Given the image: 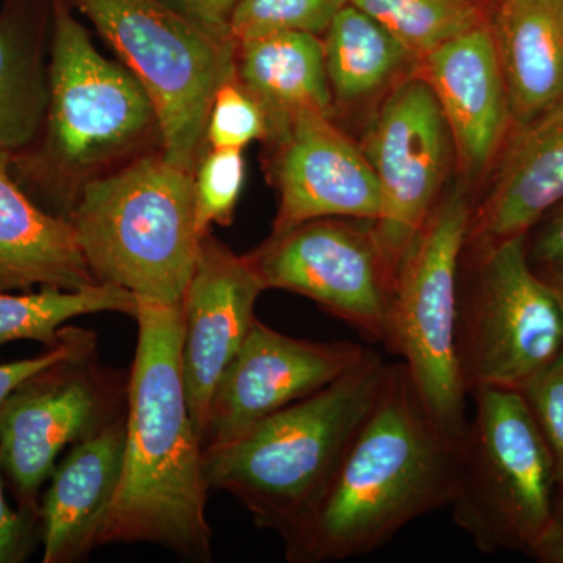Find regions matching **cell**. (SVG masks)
Returning <instances> with one entry per match:
<instances>
[{"instance_id":"6da1fadb","label":"cell","mask_w":563,"mask_h":563,"mask_svg":"<svg viewBox=\"0 0 563 563\" xmlns=\"http://www.w3.org/2000/svg\"><path fill=\"white\" fill-rule=\"evenodd\" d=\"M120 487L99 547L150 543L190 562L213 559L201 437L185 396L177 307L139 301Z\"/></svg>"},{"instance_id":"7a4b0ae2","label":"cell","mask_w":563,"mask_h":563,"mask_svg":"<svg viewBox=\"0 0 563 563\" xmlns=\"http://www.w3.org/2000/svg\"><path fill=\"white\" fill-rule=\"evenodd\" d=\"M459 442L426 412L404 363L390 365L328 492L282 537L287 561L329 563L372 554L407 525L446 507Z\"/></svg>"},{"instance_id":"3957f363","label":"cell","mask_w":563,"mask_h":563,"mask_svg":"<svg viewBox=\"0 0 563 563\" xmlns=\"http://www.w3.org/2000/svg\"><path fill=\"white\" fill-rule=\"evenodd\" d=\"M51 9L49 101L10 172L41 209L66 218L88 181L162 151V125L144 85L96 49L69 3L51 0Z\"/></svg>"},{"instance_id":"277c9868","label":"cell","mask_w":563,"mask_h":563,"mask_svg":"<svg viewBox=\"0 0 563 563\" xmlns=\"http://www.w3.org/2000/svg\"><path fill=\"white\" fill-rule=\"evenodd\" d=\"M388 373L390 365L368 350L321 391L265 418L232 442L203 450L210 490L239 499L257 528L287 536L328 492Z\"/></svg>"},{"instance_id":"5b68a950","label":"cell","mask_w":563,"mask_h":563,"mask_svg":"<svg viewBox=\"0 0 563 563\" xmlns=\"http://www.w3.org/2000/svg\"><path fill=\"white\" fill-rule=\"evenodd\" d=\"M66 220L98 284L180 309L202 239L195 173L147 152L88 181Z\"/></svg>"},{"instance_id":"8992f818","label":"cell","mask_w":563,"mask_h":563,"mask_svg":"<svg viewBox=\"0 0 563 563\" xmlns=\"http://www.w3.org/2000/svg\"><path fill=\"white\" fill-rule=\"evenodd\" d=\"M470 395L476 410L459 442L448 506L477 550L533 558L554 526L550 451L521 391L481 387Z\"/></svg>"},{"instance_id":"52a82bcc","label":"cell","mask_w":563,"mask_h":563,"mask_svg":"<svg viewBox=\"0 0 563 563\" xmlns=\"http://www.w3.org/2000/svg\"><path fill=\"white\" fill-rule=\"evenodd\" d=\"M473 206L466 181L440 198L393 280L385 346L402 358L433 422L461 440L468 426L457 351L459 288Z\"/></svg>"},{"instance_id":"ba28073f","label":"cell","mask_w":563,"mask_h":563,"mask_svg":"<svg viewBox=\"0 0 563 563\" xmlns=\"http://www.w3.org/2000/svg\"><path fill=\"white\" fill-rule=\"evenodd\" d=\"M90 20L150 92L162 154L195 173L207 151L211 102L236 77L235 41L214 35L163 0H66Z\"/></svg>"},{"instance_id":"9c48e42d","label":"cell","mask_w":563,"mask_h":563,"mask_svg":"<svg viewBox=\"0 0 563 563\" xmlns=\"http://www.w3.org/2000/svg\"><path fill=\"white\" fill-rule=\"evenodd\" d=\"M474 276L459 290L457 351L466 390H523L563 354V312L533 269L526 235L474 255Z\"/></svg>"},{"instance_id":"30bf717a","label":"cell","mask_w":563,"mask_h":563,"mask_svg":"<svg viewBox=\"0 0 563 563\" xmlns=\"http://www.w3.org/2000/svg\"><path fill=\"white\" fill-rule=\"evenodd\" d=\"M129 376L107 368L96 346L41 369L0 404V462L20 509L40 515V492L68 446L128 410Z\"/></svg>"},{"instance_id":"8fae6325","label":"cell","mask_w":563,"mask_h":563,"mask_svg":"<svg viewBox=\"0 0 563 563\" xmlns=\"http://www.w3.org/2000/svg\"><path fill=\"white\" fill-rule=\"evenodd\" d=\"M361 147L379 187L373 232L393 290L399 263L439 203L455 155L443 111L420 74L395 85Z\"/></svg>"},{"instance_id":"7c38bea8","label":"cell","mask_w":563,"mask_h":563,"mask_svg":"<svg viewBox=\"0 0 563 563\" xmlns=\"http://www.w3.org/2000/svg\"><path fill=\"white\" fill-rule=\"evenodd\" d=\"M265 290L309 298L369 339L385 344L391 280L373 232V222L340 218L302 222L272 233L246 255Z\"/></svg>"},{"instance_id":"4fadbf2b","label":"cell","mask_w":563,"mask_h":563,"mask_svg":"<svg viewBox=\"0 0 563 563\" xmlns=\"http://www.w3.org/2000/svg\"><path fill=\"white\" fill-rule=\"evenodd\" d=\"M351 342L292 339L255 320L211 396L203 450L222 446L252 426L331 385L365 357Z\"/></svg>"},{"instance_id":"5bb4252c","label":"cell","mask_w":563,"mask_h":563,"mask_svg":"<svg viewBox=\"0 0 563 563\" xmlns=\"http://www.w3.org/2000/svg\"><path fill=\"white\" fill-rule=\"evenodd\" d=\"M265 290L246 255L202 235L195 272L181 299L180 366L199 437L214 388L240 351Z\"/></svg>"},{"instance_id":"9a60e30c","label":"cell","mask_w":563,"mask_h":563,"mask_svg":"<svg viewBox=\"0 0 563 563\" xmlns=\"http://www.w3.org/2000/svg\"><path fill=\"white\" fill-rule=\"evenodd\" d=\"M279 191L273 233L321 218L376 221L380 192L362 147L324 114H301L272 139Z\"/></svg>"},{"instance_id":"2e32d148","label":"cell","mask_w":563,"mask_h":563,"mask_svg":"<svg viewBox=\"0 0 563 563\" xmlns=\"http://www.w3.org/2000/svg\"><path fill=\"white\" fill-rule=\"evenodd\" d=\"M443 111L466 179L487 172L514 129L509 92L488 22L446 41L418 62Z\"/></svg>"},{"instance_id":"e0dca14e","label":"cell","mask_w":563,"mask_h":563,"mask_svg":"<svg viewBox=\"0 0 563 563\" xmlns=\"http://www.w3.org/2000/svg\"><path fill=\"white\" fill-rule=\"evenodd\" d=\"M562 201L563 99L510 132L490 191L473 207L465 251L474 257L528 235Z\"/></svg>"},{"instance_id":"ac0fdd59","label":"cell","mask_w":563,"mask_h":563,"mask_svg":"<svg viewBox=\"0 0 563 563\" xmlns=\"http://www.w3.org/2000/svg\"><path fill=\"white\" fill-rule=\"evenodd\" d=\"M125 413L90 439L74 444L55 466L40 504L44 563L79 562L99 548L120 487L128 433Z\"/></svg>"},{"instance_id":"d6986e66","label":"cell","mask_w":563,"mask_h":563,"mask_svg":"<svg viewBox=\"0 0 563 563\" xmlns=\"http://www.w3.org/2000/svg\"><path fill=\"white\" fill-rule=\"evenodd\" d=\"M0 154V292L58 288L77 291L98 285L66 218L33 201Z\"/></svg>"},{"instance_id":"ffe728a7","label":"cell","mask_w":563,"mask_h":563,"mask_svg":"<svg viewBox=\"0 0 563 563\" xmlns=\"http://www.w3.org/2000/svg\"><path fill=\"white\" fill-rule=\"evenodd\" d=\"M490 25L518 128L563 99V0H501Z\"/></svg>"},{"instance_id":"44dd1931","label":"cell","mask_w":563,"mask_h":563,"mask_svg":"<svg viewBox=\"0 0 563 563\" xmlns=\"http://www.w3.org/2000/svg\"><path fill=\"white\" fill-rule=\"evenodd\" d=\"M51 0L0 7V154L36 140L49 101Z\"/></svg>"},{"instance_id":"7402d4cb","label":"cell","mask_w":563,"mask_h":563,"mask_svg":"<svg viewBox=\"0 0 563 563\" xmlns=\"http://www.w3.org/2000/svg\"><path fill=\"white\" fill-rule=\"evenodd\" d=\"M235 66L236 79L268 117V140L301 114L332 118L333 96L321 36L274 32L244 40L236 44Z\"/></svg>"},{"instance_id":"603a6c76","label":"cell","mask_w":563,"mask_h":563,"mask_svg":"<svg viewBox=\"0 0 563 563\" xmlns=\"http://www.w3.org/2000/svg\"><path fill=\"white\" fill-rule=\"evenodd\" d=\"M333 101L357 102L383 91L420 62L380 22L347 2L321 36Z\"/></svg>"},{"instance_id":"cb8c5ba5","label":"cell","mask_w":563,"mask_h":563,"mask_svg":"<svg viewBox=\"0 0 563 563\" xmlns=\"http://www.w3.org/2000/svg\"><path fill=\"white\" fill-rule=\"evenodd\" d=\"M139 301L117 285L98 284L77 291L41 288L21 295L0 292V347L32 340L46 347L62 340L66 322L84 314L114 312L135 318Z\"/></svg>"},{"instance_id":"d4e9b609","label":"cell","mask_w":563,"mask_h":563,"mask_svg":"<svg viewBox=\"0 0 563 563\" xmlns=\"http://www.w3.org/2000/svg\"><path fill=\"white\" fill-rule=\"evenodd\" d=\"M388 29L415 57L484 24L476 0H350Z\"/></svg>"},{"instance_id":"484cf974","label":"cell","mask_w":563,"mask_h":563,"mask_svg":"<svg viewBox=\"0 0 563 563\" xmlns=\"http://www.w3.org/2000/svg\"><path fill=\"white\" fill-rule=\"evenodd\" d=\"M350 0H239L229 20L235 44L274 32L322 36Z\"/></svg>"},{"instance_id":"4316f807","label":"cell","mask_w":563,"mask_h":563,"mask_svg":"<svg viewBox=\"0 0 563 563\" xmlns=\"http://www.w3.org/2000/svg\"><path fill=\"white\" fill-rule=\"evenodd\" d=\"M243 151L209 147L195 169L196 225L201 235L211 225H229L244 185Z\"/></svg>"},{"instance_id":"83f0119b","label":"cell","mask_w":563,"mask_h":563,"mask_svg":"<svg viewBox=\"0 0 563 563\" xmlns=\"http://www.w3.org/2000/svg\"><path fill=\"white\" fill-rule=\"evenodd\" d=\"M268 136V117L257 99L236 77L222 84L210 107L207 150L243 151L254 141H266Z\"/></svg>"},{"instance_id":"f1b7e54d","label":"cell","mask_w":563,"mask_h":563,"mask_svg":"<svg viewBox=\"0 0 563 563\" xmlns=\"http://www.w3.org/2000/svg\"><path fill=\"white\" fill-rule=\"evenodd\" d=\"M523 395L553 461L558 492L563 490V354L526 385Z\"/></svg>"},{"instance_id":"f546056e","label":"cell","mask_w":563,"mask_h":563,"mask_svg":"<svg viewBox=\"0 0 563 563\" xmlns=\"http://www.w3.org/2000/svg\"><path fill=\"white\" fill-rule=\"evenodd\" d=\"M96 343H98V335L95 332L65 325L62 329L60 342L55 346L47 347L44 354L25 358V361L3 363L0 365V404L18 385L27 380L33 374L40 373L41 369L47 368L85 347L96 346Z\"/></svg>"},{"instance_id":"4dcf8cb0","label":"cell","mask_w":563,"mask_h":563,"mask_svg":"<svg viewBox=\"0 0 563 563\" xmlns=\"http://www.w3.org/2000/svg\"><path fill=\"white\" fill-rule=\"evenodd\" d=\"M3 476L0 462V563H20L31 554L40 532V515L11 509L3 493Z\"/></svg>"},{"instance_id":"1f68e13d","label":"cell","mask_w":563,"mask_h":563,"mask_svg":"<svg viewBox=\"0 0 563 563\" xmlns=\"http://www.w3.org/2000/svg\"><path fill=\"white\" fill-rule=\"evenodd\" d=\"M526 235V251L533 269L539 273L563 274V201Z\"/></svg>"},{"instance_id":"d6a6232c","label":"cell","mask_w":563,"mask_h":563,"mask_svg":"<svg viewBox=\"0 0 563 563\" xmlns=\"http://www.w3.org/2000/svg\"><path fill=\"white\" fill-rule=\"evenodd\" d=\"M214 35L229 36V20L239 0H163Z\"/></svg>"},{"instance_id":"836d02e7","label":"cell","mask_w":563,"mask_h":563,"mask_svg":"<svg viewBox=\"0 0 563 563\" xmlns=\"http://www.w3.org/2000/svg\"><path fill=\"white\" fill-rule=\"evenodd\" d=\"M532 559L542 563H563V537L548 539Z\"/></svg>"},{"instance_id":"e575fe53","label":"cell","mask_w":563,"mask_h":563,"mask_svg":"<svg viewBox=\"0 0 563 563\" xmlns=\"http://www.w3.org/2000/svg\"><path fill=\"white\" fill-rule=\"evenodd\" d=\"M539 273V272H537ZM540 277L548 285H550L551 290H553L555 298H558L559 303H561V309L563 312V274L562 273H539Z\"/></svg>"},{"instance_id":"d590c367","label":"cell","mask_w":563,"mask_h":563,"mask_svg":"<svg viewBox=\"0 0 563 563\" xmlns=\"http://www.w3.org/2000/svg\"><path fill=\"white\" fill-rule=\"evenodd\" d=\"M553 537H563V490L555 495L554 526L550 539H553Z\"/></svg>"}]
</instances>
